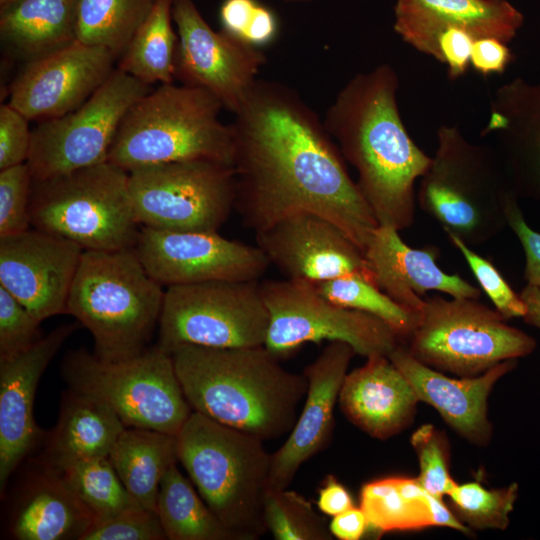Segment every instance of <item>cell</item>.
I'll list each match as a JSON object with an SVG mask.
<instances>
[{
	"label": "cell",
	"instance_id": "1",
	"mask_svg": "<svg viewBox=\"0 0 540 540\" xmlns=\"http://www.w3.org/2000/svg\"><path fill=\"white\" fill-rule=\"evenodd\" d=\"M231 127L235 211L245 227L257 233L311 212L364 252L379 224L324 122L295 90L258 79Z\"/></svg>",
	"mask_w": 540,
	"mask_h": 540
},
{
	"label": "cell",
	"instance_id": "2",
	"mask_svg": "<svg viewBox=\"0 0 540 540\" xmlns=\"http://www.w3.org/2000/svg\"><path fill=\"white\" fill-rule=\"evenodd\" d=\"M398 88V75L388 64L359 73L339 91L323 122L357 171L356 183L378 224L401 231L414 222L415 182L431 157L404 126Z\"/></svg>",
	"mask_w": 540,
	"mask_h": 540
},
{
	"label": "cell",
	"instance_id": "3",
	"mask_svg": "<svg viewBox=\"0 0 540 540\" xmlns=\"http://www.w3.org/2000/svg\"><path fill=\"white\" fill-rule=\"evenodd\" d=\"M170 354L193 411L263 441L293 428L307 379L286 370L264 345H181Z\"/></svg>",
	"mask_w": 540,
	"mask_h": 540
},
{
	"label": "cell",
	"instance_id": "4",
	"mask_svg": "<svg viewBox=\"0 0 540 540\" xmlns=\"http://www.w3.org/2000/svg\"><path fill=\"white\" fill-rule=\"evenodd\" d=\"M163 288L146 271L134 248L84 250L66 313L90 331L97 357L127 359L149 347L159 325Z\"/></svg>",
	"mask_w": 540,
	"mask_h": 540
},
{
	"label": "cell",
	"instance_id": "5",
	"mask_svg": "<svg viewBox=\"0 0 540 540\" xmlns=\"http://www.w3.org/2000/svg\"><path fill=\"white\" fill-rule=\"evenodd\" d=\"M208 91L184 84H160L123 118L107 161L126 171L178 161L208 160L232 166L231 124Z\"/></svg>",
	"mask_w": 540,
	"mask_h": 540
},
{
	"label": "cell",
	"instance_id": "6",
	"mask_svg": "<svg viewBox=\"0 0 540 540\" xmlns=\"http://www.w3.org/2000/svg\"><path fill=\"white\" fill-rule=\"evenodd\" d=\"M178 461L211 511L243 540L266 531L271 453L264 441L192 411L177 434Z\"/></svg>",
	"mask_w": 540,
	"mask_h": 540
},
{
	"label": "cell",
	"instance_id": "7",
	"mask_svg": "<svg viewBox=\"0 0 540 540\" xmlns=\"http://www.w3.org/2000/svg\"><path fill=\"white\" fill-rule=\"evenodd\" d=\"M436 135L416 202L447 236L483 244L507 227L506 206L515 193L494 148L470 142L457 125H442Z\"/></svg>",
	"mask_w": 540,
	"mask_h": 540
},
{
	"label": "cell",
	"instance_id": "8",
	"mask_svg": "<svg viewBox=\"0 0 540 540\" xmlns=\"http://www.w3.org/2000/svg\"><path fill=\"white\" fill-rule=\"evenodd\" d=\"M31 227L68 239L83 250L134 248L141 226L129 190V172L109 161L33 180Z\"/></svg>",
	"mask_w": 540,
	"mask_h": 540
},
{
	"label": "cell",
	"instance_id": "9",
	"mask_svg": "<svg viewBox=\"0 0 540 540\" xmlns=\"http://www.w3.org/2000/svg\"><path fill=\"white\" fill-rule=\"evenodd\" d=\"M61 368L70 389L105 403L125 427L177 435L193 411L171 354L158 344L117 361L80 348L65 355Z\"/></svg>",
	"mask_w": 540,
	"mask_h": 540
},
{
	"label": "cell",
	"instance_id": "10",
	"mask_svg": "<svg viewBox=\"0 0 540 540\" xmlns=\"http://www.w3.org/2000/svg\"><path fill=\"white\" fill-rule=\"evenodd\" d=\"M478 300L427 296L407 350L423 364L459 377L480 375L535 350L532 336Z\"/></svg>",
	"mask_w": 540,
	"mask_h": 540
},
{
	"label": "cell",
	"instance_id": "11",
	"mask_svg": "<svg viewBox=\"0 0 540 540\" xmlns=\"http://www.w3.org/2000/svg\"><path fill=\"white\" fill-rule=\"evenodd\" d=\"M158 345L215 348L265 344L269 312L258 281H211L166 287Z\"/></svg>",
	"mask_w": 540,
	"mask_h": 540
},
{
	"label": "cell",
	"instance_id": "12",
	"mask_svg": "<svg viewBox=\"0 0 540 540\" xmlns=\"http://www.w3.org/2000/svg\"><path fill=\"white\" fill-rule=\"evenodd\" d=\"M260 290L269 312L264 346L278 359L324 340L347 343L366 358L388 357L402 342L381 319L331 302L311 282L267 280Z\"/></svg>",
	"mask_w": 540,
	"mask_h": 540
},
{
	"label": "cell",
	"instance_id": "13",
	"mask_svg": "<svg viewBox=\"0 0 540 540\" xmlns=\"http://www.w3.org/2000/svg\"><path fill=\"white\" fill-rule=\"evenodd\" d=\"M129 190L137 222L158 230L217 232L235 210L233 167L214 161L133 169Z\"/></svg>",
	"mask_w": 540,
	"mask_h": 540
},
{
	"label": "cell",
	"instance_id": "14",
	"mask_svg": "<svg viewBox=\"0 0 540 540\" xmlns=\"http://www.w3.org/2000/svg\"><path fill=\"white\" fill-rule=\"evenodd\" d=\"M151 90V85L115 68L81 106L39 122L26 161L33 180L106 162L123 118Z\"/></svg>",
	"mask_w": 540,
	"mask_h": 540
},
{
	"label": "cell",
	"instance_id": "15",
	"mask_svg": "<svg viewBox=\"0 0 540 540\" xmlns=\"http://www.w3.org/2000/svg\"><path fill=\"white\" fill-rule=\"evenodd\" d=\"M172 15L178 35L175 78L208 91L234 114L258 80L266 56L223 30L214 31L194 0H174Z\"/></svg>",
	"mask_w": 540,
	"mask_h": 540
},
{
	"label": "cell",
	"instance_id": "16",
	"mask_svg": "<svg viewBox=\"0 0 540 540\" xmlns=\"http://www.w3.org/2000/svg\"><path fill=\"white\" fill-rule=\"evenodd\" d=\"M163 287L211 281H258L270 266L257 246L217 232L167 231L141 226L134 247Z\"/></svg>",
	"mask_w": 540,
	"mask_h": 540
},
{
	"label": "cell",
	"instance_id": "17",
	"mask_svg": "<svg viewBox=\"0 0 540 540\" xmlns=\"http://www.w3.org/2000/svg\"><path fill=\"white\" fill-rule=\"evenodd\" d=\"M108 49L76 41L26 63L10 86L12 107L29 121H46L81 106L113 72Z\"/></svg>",
	"mask_w": 540,
	"mask_h": 540
},
{
	"label": "cell",
	"instance_id": "18",
	"mask_svg": "<svg viewBox=\"0 0 540 540\" xmlns=\"http://www.w3.org/2000/svg\"><path fill=\"white\" fill-rule=\"evenodd\" d=\"M255 236L270 265L287 279L320 283L358 275L374 284L364 252L320 215L292 214Z\"/></svg>",
	"mask_w": 540,
	"mask_h": 540
},
{
	"label": "cell",
	"instance_id": "19",
	"mask_svg": "<svg viewBox=\"0 0 540 540\" xmlns=\"http://www.w3.org/2000/svg\"><path fill=\"white\" fill-rule=\"evenodd\" d=\"M83 249L63 237L30 228L0 238V286L40 322L66 313Z\"/></svg>",
	"mask_w": 540,
	"mask_h": 540
},
{
	"label": "cell",
	"instance_id": "20",
	"mask_svg": "<svg viewBox=\"0 0 540 540\" xmlns=\"http://www.w3.org/2000/svg\"><path fill=\"white\" fill-rule=\"evenodd\" d=\"M355 355L347 343L333 341L305 367L308 386L302 410L284 443L271 453L268 487L288 488L300 467L330 442L335 405Z\"/></svg>",
	"mask_w": 540,
	"mask_h": 540
},
{
	"label": "cell",
	"instance_id": "21",
	"mask_svg": "<svg viewBox=\"0 0 540 540\" xmlns=\"http://www.w3.org/2000/svg\"><path fill=\"white\" fill-rule=\"evenodd\" d=\"M76 323L58 326L18 356L0 361V490L41 439L33 415L38 382Z\"/></svg>",
	"mask_w": 540,
	"mask_h": 540
},
{
	"label": "cell",
	"instance_id": "22",
	"mask_svg": "<svg viewBox=\"0 0 540 540\" xmlns=\"http://www.w3.org/2000/svg\"><path fill=\"white\" fill-rule=\"evenodd\" d=\"M389 359L412 386L419 402L432 406L463 439L486 446L492 438L488 398L495 384L512 371L517 360H506L486 372L470 377H450L431 368L400 344Z\"/></svg>",
	"mask_w": 540,
	"mask_h": 540
},
{
	"label": "cell",
	"instance_id": "23",
	"mask_svg": "<svg viewBox=\"0 0 540 540\" xmlns=\"http://www.w3.org/2000/svg\"><path fill=\"white\" fill-rule=\"evenodd\" d=\"M374 284L400 305L420 314L428 291L454 298L479 299L482 291L458 274L444 272L436 262L433 247L415 249L407 245L399 231L378 225L364 249Z\"/></svg>",
	"mask_w": 540,
	"mask_h": 540
},
{
	"label": "cell",
	"instance_id": "24",
	"mask_svg": "<svg viewBox=\"0 0 540 540\" xmlns=\"http://www.w3.org/2000/svg\"><path fill=\"white\" fill-rule=\"evenodd\" d=\"M482 135L494 137L516 196L540 201V82L517 77L497 88Z\"/></svg>",
	"mask_w": 540,
	"mask_h": 540
},
{
	"label": "cell",
	"instance_id": "25",
	"mask_svg": "<svg viewBox=\"0 0 540 540\" xmlns=\"http://www.w3.org/2000/svg\"><path fill=\"white\" fill-rule=\"evenodd\" d=\"M522 13L507 0H397L394 30L417 51L434 57L435 41L446 28H460L476 39L511 42L522 27Z\"/></svg>",
	"mask_w": 540,
	"mask_h": 540
},
{
	"label": "cell",
	"instance_id": "26",
	"mask_svg": "<svg viewBox=\"0 0 540 540\" xmlns=\"http://www.w3.org/2000/svg\"><path fill=\"white\" fill-rule=\"evenodd\" d=\"M418 402L408 380L387 356L369 357L364 365L347 373L338 397L345 417L379 440L406 429Z\"/></svg>",
	"mask_w": 540,
	"mask_h": 540
},
{
	"label": "cell",
	"instance_id": "27",
	"mask_svg": "<svg viewBox=\"0 0 540 540\" xmlns=\"http://www.w3.org/2000/svg\"><path fill=\"white\" fill-rule=\"evenodd\" d=\"M26 484L10 518L18 540H82L94 526L89 509L61 475L43 465Z\"/></svg>",
	"mask_w": 540,
	"mask_h": 540
},
{
	"label": "cell",
	"instance_id": "28",
	"mask_svg": "<svg viewBox=\"0 0 540 540\" xmlns=\"http://www.w3.org/2000/svg\"><path fill=\"white\" fill-rule=\"evenodd\" d=\"M124 428L105 403L69 388L40 465L58 471L78 460L108 456Z\"/></svg>",
	"mask_w": 540,
	"mask_h": 540
},
{
	"label": "cell",
	"instance_id": "29",
	"mask_svg": "<svg viewBox=\"0 0 540 540\" xmlns=\"http://www.w3.org/2000/svg\"><path fill=\"white\" fill-rule=\"evenodd\" d=\"M77 2L16 0L2 7V42L26 63L76 42Z\"/></svg>",
	"mask_w": 540,
	"mask_h": 540
},
{
	"label": "cell",
	"instance_id": "30",
	"mask_svg": "<svg viewBox=\"0 0 540 540\" xmlns=\"http://www.w3.org/2000/svg\"><path fill=\"white\" fill-rule=\"evenodd\" d=\"M108 457L135 502L156 511L161 480L178 462L177 435L125 427Z\"/></svg>",
	"mask_w": 540,
	"mask_h": 540
},
{
	"label": "cell",
	"instance_id": "31",
	"mask_svg": "<svg viewBox=\"0 0 540 540\" xmlns=\"http://www.w3.org/2000/svg\"><path fill=\"white\" fill-rule=\"evenodd\" d=\"M156 512L169 540H243L211 511L177 463L161 480Z\"/></svg>",
	"mask_w": 540,
	"mask_h": 540
},
{
	"label": "cell",
	"instance_id": "32",
	"mask_svg": "<svg viewBox=\"0 0 540 540\" xmlns=\"http://www.w3.org/2000/svg\"><path fill=\"white\" fill-rule=\"evenodd\" d=\"M173 3L155 0L117 65L147 85L172 83L175 79L178 35L172 25Z\"/></svg>",
	"mask_w": 540,
	"mask_h": 540
},
{
	"label": "cell",
	"instance_id": "33",
	"mask_svg": "<svg viewBox=\"0 0 540 540\" xmlns=\"http://www.w3.org/2000/svg\"><path fill=\"white\" fill-rule=\"evenodd\" d=\"M154 2L155 0H78L77 41L104 47L120 58Z\"/></svg>",
	"mask_w": 540,
	"mask_h": 540
},
{
	"label": "cell",
	"instance_id": "34",
	"mask_svg": "<svg viewBox=\"0 0 540 540\" xmlns=\"http://www.w3.org/2000/svg\"><path fill=\"white\" fill-rule=\"evenodd\" d=\"M58 472L93 515L95 525L138 506L117 475L108 456L72 462Z\"/></svg>",
	"mask_w": 540,
	"mask_h": 540
},
{
	"label": "cell",
	"instance_id": "35",
	"mask_svg": "<svg viewBox=\"0 0 540 540\" xmlns=\"http://www.w3.org/2000/svg\"><path fill=\"white\" fill-rule=\"evenodd\" d=\"M430 493L411 502L400 493L396 476L366 482L360 490L359 506L368 521V531L377 536L394 531H413L431 527L428 508Z\"/></svg>",
	"mask_w": 540,
	"mask_h": 540
},
{
	"label": "cell",
	"instance_id": "36",
	"mask_svg": "<svg viewBox=\"0 0 540 540\" xmlns=\"http://www.w3.org/2000/svg\"><path fill=\"white\" fill-rule=\"evenodd\" d=\"M331 302L376 316L405 341L415 328L419 314L397 303L375 284L358 275L313 283Z\"/></svg>",
	"mask_w": 540,
	"mask_h": 540
},
{
	"label": "cell",
	"instance_id": "37",
	"mask_svg": "<svg viewBox=\"0 0 540 540\" xmlns=\"http://www.w3.org/2000/svg\"><path fill=\"white\" fill-rule=\"evenodd\" d=\"M267 531L275 540H332L325 520L301 494L268 487L263 499Z\"/></svg>",
	"mask_w": 540,
	"mask_h": 540
},
{
	"label": "cell",
	"instance_id": "38",
	"mask_svg": "<svg viewBox=\"0 0 540 540\" xmlns=\"http://www.w3.org/2000/svg\"><path fill=\"white\" fill-rule=\"evenodd\" d=\"M516 482L500 488H485L479 482L456 483L447 495L455 516L471 530H505L518 498Z\"/></svg>",
	"mask_w": 540,
	"mask_h": 540
},
{
	"label": "cell",
	"instance_id": "39",
	"mask_svg": "<svg viewBox=\"0 0 540 540\" xmlns=\"http://www.w3.org/2000/svg\"><path fill=\"white\" fill-rule=\"evenodd\" d=\"M418 457V481L431 495L447 496L456 482L450 475V449L446 436L432 424L418 427L410 438Z\"/></svg>",
	"mask_w": 540,
	"mask_h": 540
},
{
	"label": "cell",
	"instance_id": "40",
	"mask_svg": "<svg viewBox=\"0 0 540 540\" xmlns=\"http://www.w3.org/2000/svg\"><path fill=\"white\" fill-rule=\"evenodd\" d=\"M32 182L27 163L0 170V238L30 229Z\"/></svg>",
	"mask_w": 540,
	"mask_h": 540
},
{
	"label": "cell",
	"instance_id": "41",
	"mask_svg": "<svg viewBox=\"0 0 540 540\" xmlns=\"http://www.w3.org/2000/svg\"><path fill=\"white\" fill-rule=\"evenodd\" d=\"M448 238L462 254L476 277L482 291L489 297L495 309L506 319L523 318L526 306L520 294L508 284L499 270L487 259L477 254L469 245L453 235Z\"/></svg>",
	"mask_w": 540,
	"mask_h": 540
},
{
	"label": "cell",
	"instance_id": "42",
	"mask_svg": "<svg viewBox=\"0 0 540 540\" xmlns=\"http://www.w3.org/2000/svg\"><path fill=\"white\" fill-rule=\"evenodd\" d=\"M40 321L0 286V361L18 356L42 336Z\"/></svg>",
	"mask_w": 540,
	"mask_h": 540
},
{
	"label": "cell",
	"instance_id": "43",
	"mask_svg": "<svg viewBox=\"0 0 540 540\" xmlns=\"http://www.w3.org/2000/svg\"><path fill=\"white\" fill-rule=\"evenodd\" d=\"M163 539L167 538L157 512L139 505L93 526L82 538V540Z\"/></svg>",
	"mask_w": 540,
	"mask_h": 540
},
{
	"label": "cell",
	"instance_id": "44",
	"mask_svg": "<svg viewBox=\"0 0 540 540\" xmlns=\"http://www.w3.org/2000/svg\"><path fill=\"white\" fill-rule=\"evenodd\" d=\"M29 120L10 104L0 107V170L26 163L32 142Z\"/></svg>",
	"mask_w": 540,
	"mask_h": 540
},
{
	"label": "cell",
	"instance_id": "45",
	"mask_svg": "<svg viewBox=\"0 0 540 540\" xmlns=\"http://www.w3.org/2000/svg\"><path fill=\"white\" fill-rule=\"evenodd\" d=\"M475 40L470 32L460 28L450 27L439 33L433 58L446 66L449 79L457 80L466 74Z\"/></svg>",
	"mask_w": 540,
	"mask_h": 540
},
{
	"label": "cell",
	"instance_id": "46",
	"mask_svg": "<svg viewBox=\"0 0 540 540\" xmlns=\"http://www.w3.org/2000/svg\"><path fill=\"white\" fill-rule=\"evenodd\" d=\"M513 194L506 206L507 226L511 228L522 245L525 255L524 279L528 285L540 288V233L526 222Z\"/></svg>",
	"mask_w": 540,
	"mask_h": 540
},
{
	"label": "cell",
	"instance_id": "47",
	"mask_svg": "<svg viewBox=\"0 0 540 540\" xmlns=\"http://www.w3.org/2000/svg\"><path fill=\"white\" fill-rule=\"evenodd\" d=\"M514 60L507 43L493 37H482L474 41L470 66L483 77L503 74Z\"/></svg>",
	"mask_w": 540,
	"mask_h": 540
},
{
	"label": "cell",
	"instance_id": "48",
	"mask_svg": "<svg viewBox=\"0 0 540 540\" xmlns=\"http://www.w3.org/2000/svg\"><path fill=\"white\" fill-rule=\"evenodd\" d=\"M258 4L257 0H224L219 10L221 30L243 41Z\"/></svg>",
	"mask_w": 540,
	"mask_h": 540
},
{
	"label": "cell",
	"instance_id": "49",
	"mask_svg": "<svg viewBox=\"0 0 540 540\" xmlns=\"http://www.w3.org/2000/svg\"><path fill=\"white\" fill-rule=\"evenodd\" d=\"M317 506L321 513L333 517L354 506V501L349 490L329 474L318 489Z\"/></svg>",
	"mask_w": 540,
	"mask_h": 540
},
{
	"label": "cell",
	"instance_id": "50",
	"mask_svg": "<svg viewBox=\"0 0 540 540\" xmlns=\"http://www.w3.org/2000/svg\"><path fill=\"white\" fill-rule=\"evenodd\" d=\"M278 30V19L274 11L259 2L243 41L261 48L276 39Z\"/></svg>",
	"mask_w": 540,
	"mask_h": 540
},
{
	"label": "cell",
	"instance_id": "51",
	"mask_svg": "<svg viewBox=\"0 0 540 540\" xmlns=\"http://www.w3.org/2000/svg\"><path fill=\"white\" fill-rule=\"evenodd\" d=\"M328 527L331 535L339 540H359L368 531V521L362 508L354 505L333 516Z\"/></svg>",
	"mask_w": 540,
	"mask_h": 540
},
{
	"label": "cell",
	"instance_id": "52",
	"mask_svg": "<svg viewBox=\"0 0 540 540\" xmlns=\"http://www.w3.org/2000/svg\"><path fill=\"white\" fill-rule=\"evenodd\" d=\"M525 303L526 313L522 318L524 322L540 330V288L526 285L520 292Z\"/></svg>",
	"mask_w": 540,
	"mask_h": 540
},
{
	"label": "cell",
	"instance_id": "53",
	"mask_svg": "<svg viewBox=\"0 0 540 540\" xmlns=\"http://www.w3.org/2000/svg\"><path fill=\"white\" fill-rule=\"evenodd\" d=\"M14 1H16V0H0V6H1V8L5 7V6L11 4Z\"/></svg>",
	"mask_w": 540,
	"mask_h": 540
},
{
	"label": "cell",
	"instance_id": "54",
	"mask_svg": "<svg viewBox=\"0 0 540 540\" xmlns=\"http://www.w3.org/2000/svg\"><path fill=\"white\" fill-rule=\"evenodd\" d=\"M284 1H287V2H307V1H311V0H284Z\"/></svg>",
	"mask_w": 540,
	"mask_h": 540
}]
</instances>
